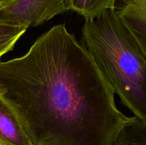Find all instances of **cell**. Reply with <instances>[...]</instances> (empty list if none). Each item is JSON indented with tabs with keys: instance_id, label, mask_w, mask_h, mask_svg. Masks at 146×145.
I'll use <instances>...</instances> for the list:
<instances>
[{
	"instance_id": "1",
	"label": "cell",
	"mask_w": 146,
	"mask_h": 145,
	"mask_svg": "<svg viewBox=\"0 0 146 145\" xmlns=\"http://www.w3.org/2000/svg\"><path fill=\"white\" fill-rule=\"evenodd\" d=\"M85 45L59 24L0 61V98L33 145H112L130 120Z\"/></svg>"
},
{
	"instance_id": "2",
	"label": "cell",
	"mask_w": 146,
	"mask_h": 145,
	"mask_svg": "<svg viewBox=\"0 0 146 145\" xmlns=\"http://www.w3.org/2000/svg\"><path fill=\"white\" fill-rule=\"evenodd\" d=\"M82 40L114 93L136 117L146 120V57L114 9L85 19Z\"/></svg>"
},
{
	"instance_id": "3",
	"label": "cell",
	"mask_w": 146,
	"mask_h": 145,
	"mask_svg": "<svg viewBox=\"0 0 146 145\" xmlns=\"http://www.w3.org/2000/svg\"><path fill=\"white\" fill-rule=\"evenodd\" d=\"M66 11L64 0H14L0 7V24L28 28Z\"/></svg>"
},
{
	"instance_id": "4",
	"label": "cell",
	"mask_w": 146,
	"mask_h": 145,
	"mask_svg": "<svg viewBox=\"0 0 146 145\" xmlns=\"http://www.w3.org/2000/svg\"><path fill=\"white\" fill-rule=\"evenodd\" d=\"M113 9L146 57V0H115Z\"/></svg>"
},
{
	"instance_id": "5",
	"label": "cell",
	"mask_w": 146,
	"mask_h": 145,
	"mask_svg": "<svg viewBox=\"0 0 146 145\" xmlns=\"http://www.w3.org/2000/svg\"><path fill=\"white\" fill-rule=\"evenodd\" d=\"M0 145H33L14 112L1 98Z\"/></svg>"
},
{
	"instance_id": "6",
	"label": "cell",
	"mask_w": 146,
	"mask_h": 145,
	"mask_svg": "<svg viewBox=\"0 0 146 145\" xmlns=\"http://www.w3.org/2000/svg\"><path fill=\"white\" fill-rule=\"evenodd\" d=\"M112 145H146V120L134 117L121 128Z\"/></svg>"
},
{
	"instance_id": "7",
	"label": "cell",
	"mask_w": 146,
	"mask_h": 145,
	"mask_svg": "<svg viewBox=\"0 0 146 145\" xmlns=\"http://www.w3.org/2000/svg\"><path fill=\"white\" fill-rule=\"evenodd\" d=\"M67 11H73L85 19L99 16L108 9L114 8L115 0H64Z\"/></svg>"
},
{
	"instance_id": "8",
	"label": "cell",
	"mask_w": 146,
	"mask_h": 145,
	"mask_svg": "<svg viewBox=\"0 0 146 145\" xmlns=\"http://www.w3.org/2000/svg\"><path fill=\"white\" fill-rule=\"evenodd\" d=\"M27 29L24 26H12L0 24V58L14 48L16 43Z\"/></svg>"
},
{
	"instance_id": "9",
	"label": "cell",
	"mask_w": 146,
	"mask_h": 145,
	"mask_svg": "<svg viewBox=\"0 0 146 145\" xmlns=\"http://www.w3.org/2000/svg\"><path fill=\"white\" fill-rule=\"evenodd\" d=\"M12 1H14V0H0V7L7 5V4L11 2Z\"/></svg>"
}]
</instances>
